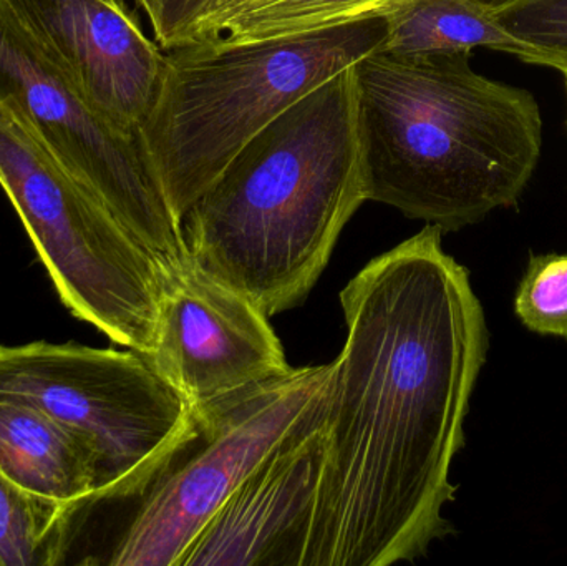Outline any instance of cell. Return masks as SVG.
Segmentation results:
<instances>
[{
    "label": "cell",
    "mask_w": 567,
    "mask_h": 566,
    "mask_svg": "<svg viewBox=\"0 0 567 566\" xmlns=\"http://www.w3.org/2000/svg\"><path fill=\"white\" fill-rule=\"evenodd\" d=\"M426 225L340 292L347 338L322 399L323 459L300 566L413 562L453 534V461L489 331L468 269Z\"/></svg>",
    "instance_id": "cell-1"
},
{
    "label": "cell",
    "mask_w": 567,
    "mask_h": 566,
    "mask_svg": "<svg viewBox=\"0 0 567 566\" xmlns=\"http://www.w3.org/2000/svg\"><path fill=\"white\" fill-rule=\"evenodd\" d=\"M367 202L353 66L259 132L182 219L186 255L269 318L306 301Z\"/></svg>",
    "instance_id": "cell-2"
},
{
    "label": "cell",
    "mask_w": 567,
    "mask_h": 566,
    "mask_svg": "<svg viewBox=\"0 0 567 566\" xmlns=\"http://www.w3.org/2000/svg\"><path fill=\"white\" fill-rule=\"evenodd\" d=\"M367 202L458 231L512 208L543 152L528 90L472 69V52L370 53L353 65Z\"/></svg>",
    "instance_id": "cell-3"
},
{
    "label": "cell",
    "mask_w": 567,
    "mask_h": 566,
    "mask_svg": "<svg viewBox=\"0 0 567 566\" xmlns=\"http://www.w3.org/2000/svg\"><path fill=\"white\" fill-rule=\"evenodd\" d=\"M383 42L385 20L370 17L279 39L215 37L165 50L162 85L136 138L176 223L272 120Z\"/></svg>",
    "instance_id": "cell-4"
},
{
    "label": "cell",
    "mask_w": 567,
    "mask_h": 566,
    "mask_svg": "<svg viewBox=\"0 0 567 566\" xmlns=\"http://www.w3.org/2000/svg\"><path fill=\"white\" fill-rule=\"evenodd\" d=\"M332 368H292L233 402L199 431L202 447L143 494L90 492L63 504L49 566H179L233 492L322 398Z\"/></svg>",
    "instance_id": "cell-5"
},
{
    "label": "cell",
    "mask_w": 567,
    "mask_h": 566,
    "mask_svg": "<svg viewBox=\"0 0 567 566\" xmlns=\"http://www.w3.org/2000/svg\"><path fill=\"white\" fill-rule=\"evenodd\" d=\"M0 185L66 308L116 344L150 356L162 263L2 103Z\"/></svg>",
    "instance_id": "cell-6"
},
{
    "label": "cell",
    "mask_w": 567,
    "mask_h": 566,
    "mask_svg": "<svg viewBox=\"0 0 567 566\" xmlns=\"http://www.w3.org/2000/svg\"><path fill=\"white\" fill-rule=\"evenodd\" d=\"M0 398L39 409L85 449L96 494H143L199 439L189 405L135 351L0 344Z\"/></svg>",
    "instance_id": "cell-7"
},
{
    "label": "cell",
    "mask_w": 567,
    "mask_h": 566,
    "mask_svg": "<svg viewBox=\"0 0 567 566\" xmlns=\"http://www.w3.org/2000/svg\"><path fill=\"white\" fill-rule=\"evenodd\" d=\"M0 103L162 263L186 255L182 226L156 186L138 138L100 115L0 0Z\"/></svg>",
    "instance_id": "cell-8"
},
{
    "label": "cell",
    "mask_w": 567,
    "mask_h": 566,
    "mask_svg": "<svg viewBox=\"0 0 567 566\" xmlns=\"http://www.w3.org/2000/svg\"><path fill=\"white\" fill-rule=\"evenodd\" d=\"M145 358L185 399L198 431L292 369L269 316L188 255L163 266L155 348Z\"/></svg>",
    "instance_id": "cell-9"
},
{
    "label": "cell",
    "mask_w": 567,
    "mask_h": 566,
    "mask_svg": "<svg viewBox=\"0 0 567 566\" xmlns=\"http://www.w3.org/2000/svg\"><path fill=\"white\" fill-rule=\"evenodd\" d=\"M90 105L136 135L158 95L166 52L120 0H9Z\"/></svg>",
    "instance_id": "cell-10"
},
{
    "label": "cell",
    "mask_w": 567,
    "mask_h": 566,
    "mask_svg": "<svg viewBox=\"0 0 567 566\" xmlns=\"http://www.w3.org/2000/svg\"><path fill=\"white\" fill-rule=\"evenodd\" d=\"M323 394L233 492L179 566L302 564L322 471Z\"/></svg>",
    "instance_id": "cell-11"
},
{
    "label": "cell",
    "mask_w": 567,
    "mask_h": 566,
    "mask_svg": "<svg viewBox=\"0 0 567 566\" xmlns=\"http://www.w3.org/2000/svg\"><path fill=\"white\" fill-rule=\"evenodd\" d=\"M0 472L40 497L66 504L95 491L92 459L39 409L0 398Z\"/></svg>",
    "instance_id": "cell-12"
},
{
    "label": "cell",
    "mask_w": 567,
    "mask_h": 566,
    "mask_svg": "<svg viewBox=\"0 0 567 566\" xmlns=\"http://www.w3.org/2000/svg\"><path fill=\"white\" fill-rule=\"evenodd\" d=\"M380 17L385 20L383 52L416 55L483 47L539 65L538 53L503 29L493 0H392Z\"/></svg>",
    "instance_id": "cell-13"
},
{
    "label": "cell",
    "mask_w": 567,
    "mask_h": 566,
    "mask_svg": "<svg viewBox=\"0 0 567 566\" xmlns=\"http://www.w3.org/2000/svg\"><path fill=\"white\" fill-rule=\"evenodd\" d=\"M390 2L392 0H239L199 20L189 43L215 37L229 42H252L330 29L380 17V10Z\"/></svg>",
    "instance_id": "cell-14"
},
{
    "label": "cell",
    "mask_w": 567,
    "mask_h": 566,
    "mask_svg": "<svg viewBox=\"0 0 567 566\" xmlns=\"http://www.w3.org/2000/svg\"><path fill=\"white\" fill-rule=\"evenodd\" d=\"M62 505L0 472V566H49L50 537Z\"/></svg>",
    "instance_id": "cell-15"
},
{
    "label": "cell",
    "mask_w": 567,
    "mask_h": 566,
    "mask_svg": "<svg viewBox=\"0 0 567 566\" xmlns=\"http://www.w3.org/2000/svg\"><path fill=\"white\" fill-rule=\"evenodd\" d=\"M526 329L567 339V255L532 256L515 296Z\"/></svg>",
    "instance_id": "cell-16"
},
{
    "label": "cell",
    "mask_w": 567,
    "mask_h": 566,
    "mask_svg": "<svg viewBox=\"0 0 567 566\" xmlns=\"http://www.w3.org/2000/svg\"><path fill=\"white\" fill-rule=\"evenodd\" d=\"M509 35L532 47L539 65L567 73V0H493Z\"/></svg>",
    "instance_id": "cell-17"
},
{
    "label": "cell",
    "mask_w": 567,
    "mask_h": 566,
    "mask_svg": "<svg viewBox=\"0 0 567 566\" xmlns=\"http://www.w3.org/2000/svg\"><path fill=\"white\" fill-rule=\"evenodd\" d=\"M145 10L155 32L156 42L163 50L186 45L193 30L213 0H136Z\"/></svg>",
    "instance_id": "cell-18"
},
{
    "label": "cell",
    "mask_w": 567,
    "mask_h": 566,
    "mask_svg": "<svg viewBox=\"0 0 567 566\" xmlns=\"http://www.w3.org/2000/svg\"><path fill=\"white\" fill-rule=\"evenodd\" d=\"M239 0H213L212 7L206 10L205 16L202 17L203 20L205 17L215 16V13L221 12V10L228 9V7L235 6ZM198 25V23H196ZM195 32V30H193Z\"/></svg>",
    "instance_id": "cell-19"
},
{
    "label": "cell",
    "mask_w": 567,
    "mask_h": 566,
    "mask_svg": "<svg viewBox=\"0 0 567 566\" xmlns=\"http://www.w3.org/2000/svg\"><path fill=\"white\" fill-rule=\"evenodd\" d=\"M565 76H566V86H567V73H565Z\"/></svg>",
    "instance_id": "cell-20"
}]
</instances>
